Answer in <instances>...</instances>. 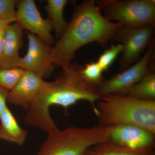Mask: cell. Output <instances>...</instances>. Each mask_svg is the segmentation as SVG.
<instances>
[{
  "label": "cell",
  "instance_id": "1",
  "mask_svg": "<svg viewBox=\"0 0 155 155\" xmlns=\"http://www.w3.org/2000/svg\"><path fill=\"white\" fill-rule=\"evenodd\" d=\"M83 66L71 63L62 68L53 81H44L33 102L26 110L24 121L31 127L48 134L59 129L50 114L53 106H58L67 111L68 108L79 101H87L94 112L96 104L102 97L97 86L87 80L82 73Z\"/></svg>",
  "mask_w": 155,
  "mask_h": 155
},
{
  "label": "cell",
  "instance_id": "2",
  "mask_svg": "<svg viewBox=\"0 0 155 155\" xmlns=\"http://www.w3.org/2000/svg\"><path fill=\"white\" fill-rule=\"evenodd\" d=\"M122 26L103 16L94 0L84 1L75 6L67 29L52 48L54 67H68L76 51L88 44L96 42L106 46Z\"/></svg>",
  "mask_w": 155,
  "mask_h": 155
},
{
  "label": "cell",
  "instance_id": "3",
  "mask_svg": "<svg viewBox=\"0 0 155 155\" xmlns=\"http://www.w3.org/2000/svg\"><path fill=\"white\" fill-rule=\"evenodd\" d=\"M94 113L101 125L105 127L131 124L155 134V101H142L121 95H105L96 104Z\"/></svg>",
  "mask_w": 155,
  "mask_h": 155
},
{
  "label": "cell",
  "instance_id": "4",
  "mask_svg": "<svg viewBox=\"0 0 155 155\" xmlns=\"http://www.w3.org/2000/svg\"><path fill=\"white\" fill-rule=\"evenodd\" d=\"M109 127L71 126L48 134L37 155H86L90 148L107 141Z\"/></svg>",
  "mask_w": 155,
  "mask_h": 155
},
{
  "label": "cell",
  "instance_id": "5",
  "mask_svg": "<svg viewBox=\"0 0 155 155\" xmlns=\"http://www.w3.org/2000/svg\"><path fill=\"white\" fill-rule=\"evenodd\" d=\"M95 2L109 21L116 20L130 28L155 25L154 0H104Z\"/></svg>",
  "mask_w": 155,
  "mask_h": 155
},
{
  "label": "cell",
  "instance_id": "6",
  "mask_svg": "<svg viewBox=\"0 0 155 155\" xmlns=\"http://www.w3.org/2000/svg\"><path fill=\"white\" fill-rule=\"evenodd\" d=\"M154 27L150 24L135 28L122 26L117 31L112 41L123 47L119 61L121 71L140 59L141 54L153 41Z\"/></svg>",
  "mask_w": 155,
  "mask_h": 155
},
{
  "label": "cell",
  "instance_id": "7",
  "mask_svg": "<svg viewBox=\"0 0 155 155\" xmlns=\"http://www.w3.org/2000/svg\"><path fill=\"white\" fill-rule=\"evenodd\" d=\"M155 51L154 41L152 42L143 57L132 67H128L107 80H103L97 86L101 97L109 94L126 95L131 87L149 72V66Z\"/></svg>",
  "mask_w": 155,
  "mask_h": 155
},
{
  "label": "cell",
  "instance_id": "8",
  "mask_svg": "<svg viewBox=\"0 0 155 155\" xmlns=\"http://www.w3.org/2000/svg\"><path fill=\"white\" fill-rule=\"evenodd\" d=\"M28 40L27 53L21 58L19 68L33 72L43 79L52 74V47L38 36L26 31Z\"/></svg>",
  "mask_w": 155,
  "mask_h": 155
},
{
  "label": "cell",
  "instance_id": "9",
  "mask_svg": "<svg viewBox=\"0 0 155 155\" xmlns=\"http://www.w3.org/2000/svg\"><path fill=\"white\" fill-rule=\"evenodd\" d=\"M16 11V22L22 29L38 36L52 45L55 40L51 31L53 30L51 20L42 17L33 0L17 1Z\"/></svg>",
  "mask_w": 155,
  "mask_h": 155
},
{
  "label": "cell",
  "instance_id": "10",
  "mask_svg": "<svg viewBox=\"0 0 155 155\" xmlns=\"http://www.w3.org/2000/svg\"><path fill=\"white\" fill-rule=\"evenodd\" d=\"M108 141L134 150L153 149L154 134L143 127L131 124L109 126Z\"/></svg>",
  "mask_w": 155,
  "mask_h": 155
},
{
  "label": "cell",
  "instance_id": "11",
  "mask_svg": "<svg viewBox=\"0 0 155 155\" xmlns=\"http://www.w3.org/2000/svg\"><path fill=\"white\" fill-rule=\"evenodd\" d=\"M44 79L25 71L17 84L10 91L8 102L27 110L38 93Z\"/></svg>",
  "mask_w": 155,
  "mask_h": 155
},
{
  "label": "cell",
  "instance_id": "12",
  "mask_svg": "<svg viewBox=\"0 0 155 155\" xmlns=\"http://www.w3.org/2000/svg\"><path fill=\"white\" fill-rule=\"evenodd\" d=\"M23 29L17 23L9 24L6 28L0 68H19L21 57L19 51L23 45Z\"/></svg>",
  "mask_w": 155,
  "mask_h": 155
},
{
  "label": "cell",
  "instance_id": "13",
  "mask_svg": "<svg viewBox=\"0 0 155 155\" xmlns=\"http://www.w3.org/2000/svg\"><path fill=\"white\" fill-rule=\"evenodd\" d=\"M27 135V131L20 127L7 107L0 114V139L22 146L26 141Z\"/></svg>",
  "mask_w": 155,
  "mask_h": 155
},
{
  "label": "cell",
  "instance_id": "14",
  "mask_svg": "<svg viewBox=\"0 0 155 155\" xmlns=\"http://www.w3.org/2000/svg\"><path fill=\"white\" fill-rule=\"evenodd\" d=\"M67 0H48L45 9L47 12L48 18L50 19L55 32V37L59 39L65 32L68 25L64 17L65 6Z\"/></svg>",
  "mask_w": 155,
  "mask_h": 155
},
{
  "label": "cell",
  "instance_id": "15",
  "mask_svg": "<svg viewBox=\"0 0 155 155\" xmlns=\"http://www.w3.org/2000/svg\"><path fill=\"white\" fill-rule=\"evenodd\" d=\"M127 96L142 101H155V74L150 72L130 87Z\"/></svg>",
  "mask_w": 155,
  "mask_h": 155
},
{
  "label": "cell",
  "instance_id": "16",
  "mask_svg": "<svg viewBox=\"0 0 155 155\" xmlns=\"http://www.w3.org/2000/svg\"><path fill=\"white\" fill-rule=\"evenodd\" d=\"M94 147V152L99 155H155L153 149H132L119 146L108 141Z\"/></svg>",
  "mask_w": 155,
  "mask_h": 155
},
{
  "label": "cell",
  "instance_id": "17",
  "mask_svg": "<svg viewBox=\"0 0 155 155\" xmlns=\"http://www.w3.org/2000/svg\"><path fill=\"white\" fill-rule=\"evenodd\" d=\"M25 70L19 68H0V86L11 91L22 78Z\"/></svg>",
  "mask_w": 155,
  "mask_h": 155
},
{
  "label": "cell",
  "instance_id": "18",
  "mask_svg": "<svg viewBox=\"0 0 155 155\" xmlns=\"http://www.w3.org/2000/svg\"><path fill=\"white\" fill-rule=\"evenodd\" d=\"M122 50L123 47L120 44H111L110 48L100 56L97 62L103 72L108 70Z\"/></svg>",
  "mask_w": 155,
  "mask_h": 155
},
{
  "label": "cell",
  "instance_id": "19",
  "mask_svg": "<svg viewBox=\"0 0 155 155\" xmlns=\"http://www.w3.org/2000/svg\"><path fill=\"white\" fill-rule=\"evenodd\" d=\"M17 0H0V22L11 24L16 22Z\"/></svg>",
  "mask_w": 155,
  "mask_h": 155
},
{
  "label": "cell",
  "instance_id": "20",
  "mask_svg": "<svg viewBox=\"0 0 155 155\" xmlns=\"http://www.w3.org/2000/svg\"><path fill=\"white\" fill-rule=\"evenodd\" d=\"M103 72L102 69L97 62L87 64L83 67L82 69V73L84 77L96 86L104 80Z\"/></svg>",
  "mask_w": 155,
  "mask_h": 155
},
{
  "label": "cell",
  "instance_id": "21",
  "mask_svg": "<svg viewBox=\"0 0 155 155\" xmlns=\"http://www.w3.org/2000/svg\"><path fill=\"white\" fill-rule=\"evenodd\" d=\"M10 91L0 86V114L8 106L7 102Z\"/></svg>",
  "mask_w": 155,
  "mask_h": 155
},
{
  "label": "cell",
  "instance_id": "22",
  "mask_svg": "<svg viewBox=\"0 0 155 155\" xmlns=\"http://www.w3.org/2000/svg\"><path fill=\"white\" fill-rule=\"evenodd\" d=\"M5 30L3 31L0 35V59L2 55L3 50H4V40H5Z\"/></svg>",
  "mask_w": 155,
  "mask_h": 155
},
{
  "label": "cell",
  "instance_id": "23",
  "mask_svg": "<svg viewBox=\"0 0 155 155\" xmlns=\"http://www.w3.org/2000/svg\"><path fill=\"white\" fill-rule=\"evenodd\" d=\"M9 24L5 23V22H0V35L5 30L6 28Z\"/></svg>",
  "mask_w": 155,
  "mask_h": 155
},
{
  "label": "cell",
  "instance_id": "24",
  "mask_svg": "<svg viewBox=\"0 0 155 155\" xmlns=\"http://www.w3.org/2000/svg\"><path fill=\"white\" fill-rule=\"evenodd\" d=\"M91 155H99L98 154L94 152V153L93 154Z\"/></svg>",
  "mask_w": 155,
  "mask_h": 155
}]
</instances>
